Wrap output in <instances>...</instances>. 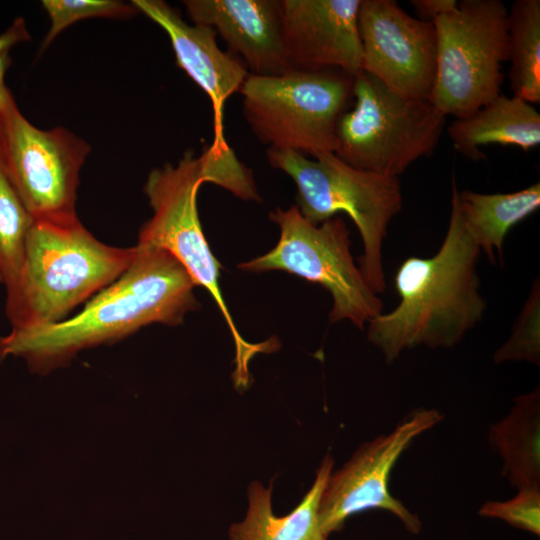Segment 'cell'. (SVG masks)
I'll list each match as a JSON object with an SVG mask.
<instances>
[{"label":"cell","mask_w":540,"mask_h":540,"mask_svg":"<svg viewBox=\"0 0 540 540\" xmlns=\"http://www.w3.org/2000/svg\"><path fill=\"white\" fill-rule=\"evenodd\" d=\"M196 284L167 251L137 244L126 270L73 317L38 328L14 330L0 338V361L23 358L40 374L67 365L74 356L119 341L140 328L177 326L197 309Z\"/></svg>","instance_id":"6da1fadb"},{"label":"cell","mask_w":540,"mask_h":540,"mask_svg":"<svg viewBox=\"0 0 540 540\" xmlns=\"http://www.w3.org/2000/svg\"><path fill=\"white\" fill-rule=\"evenodd\" d=\"M214 183L243 200L261 201L252 171L235 155L227 142H213L199 156L187 150L177 164L165 163L150 171L144 192L153 211L142 226L138 244L170 253L188 272L196 286L205 288L222 313L236 350L235 385L249 384V361L257 353L278 348V341L250 343L242 338L219 288L220 263L203 233L197 209L200 186Z\"/></svg>","instance_id":"7a4b0ae2"},{"label":"cell","mask_w":540,"mask_h":540,"mask_svg":"<svg viewBox=\"0 0 540 540\" xmlns=\"http://www.w3.org/2000/svg\"><path fill=\"white\" fill-rule=\"evenodd\" d=\"M480 248L468 232L452 195L449 225L439 250L409 257L395 274L398 305L368 324V340L386 363L419 346L451 348L482 319L487 303L479 292Z\"/></svg>","instance_id":"3957f363"},{"label":"cell","mask_w":540,"mask_h":540,"mask_svg":"<svg viewBox=\"0 0 540 540\" xmlns=\"http://www.w3.org/2000/svg\"><path fill=\"white\" fill-rule=\"evenodd\" d=\"M135 252L136 246L102 243L78 217L34 220L18 275L6 289V314L12 329L65 320L76 306L114 282Z\"/></svg>","instance_id":"277c9868"},{"label":"cell","mask_w":540,"mask_h":540,"mask_svg":"<svg viewBox=\"0 0 540 540\" xmlns=\"http://www.w3.org/2000/svg\"><path fill=\"white\" fill-rule=\"evenodd\" d=\"M269 164L287 174L297 187L300 213L318 225L338 213L355 223L363 243L360 270L378 295L385 291L382 247L388 225L402 209L399 177L353 167L334 153L315 157L268 149Z\"/></svg>","instance_id":"5b68a950"},{"label":"cell","mask_w":540,"mask_h":540,"mask_svg":"<svg viewBox=\"0 0 540 540\" xmlns=\"http://www.w3.org/2000/svg\"><path fill=\"white\" fill-rule=\"evenodd\" d=\"M354 76L337 69L249 74L239 92L244 117L269 149L308 157L334 153L336 128L353 97Z\"/></svg>","instance_id":"8992f818"},{"label":"cell","mask_w":540,"mask_h":540,"mask_svg":"<svg viewBox=\"0 0 540 540\" xmlns=\"http://www.w3.org/2000/svg\"><path fill=\"white\" fill-rule=\"evenodd\" d=\"M354 106L337 124L334 154L347 164L399 177L437 147L446 115L429 100L405 98L361 71L354 76Z\"/></svg>","instance_id":"52a82bcc"},{"label":"cell","mask_w":540,"mask_h":540,"mask_svg":"<svg viewBox=\"0 0 540 540\" xmlns=\"http://www.w3.org/2000/svg\"><path fill=\"white\" fill-rule=\"evenodd\" d=\"M433 24L436 74L429 101L446 116L469 117L501 94L508 9L500 0H462Z\"/></svg>","instance_id":"ba28073f"},{"label":"cell","mask_w":540,"mask_h":540,"mask_svg":"<svg viewBox=\"0 0 540 540\" xmlns=\"http://www.w3.org/2000/svg\"><path fill=\"white\" fill-rule=\"evenodd\" d=\"M269 218L280 229L269 252L238 265L248 272L281 270L316 283L332 296L329 323L349 320L363 330L383 312V302L371 289L350 250L349 230L340 216L315 225L296 205L276 208Z\"/></svg>","instance_id":"9c48e42d"},{"label":"cell","mask_w":540,"mask_h":540,"mask_svg":"<svg viewBox=\"0 0 540 540\" xmlns=\"http://www.w3.org/2000/svg\"><path fill=\"white\" fill-rule=\"evenodd\" d=\"M90 146L71 131L43 130L13 101L0 118V162L34 220L77 217L80 170Z\"/></svg>","instance_id":"30bf717a"},{"label":"cell","mask_w":540,"mask_h":540,"mask_svg":"<svg viewBox=\"0 0 540 540\" xmlns=\"http://www.w3.org/2000/svg\"><path fill=\"white\" fill-rule=\"evenodd\" d=\"M444 417L436 408L413 409L388 433L362 443L340 469L332 471L318 507L323 534L328 538L342 530L350 516L373 509L393 514L408 532L418 534L423 526L421 519L391 494L389 479L413 441L440 424Z\"/></svg>","instance_id":"8fae6325"},{"label":"cell","mask_w":540,"mask_h":540,"mask_svg":"<svg viewBox=\"0 0 540 540\" xmlns=\"http://www.w3.org/2000/svg\"><path fill=\"white\" fill-rule=\"evenodd\" d=\"M358 28L362 71L405 98L429 100L436 74L433 22L410 16L394 0H361Z\"/></svg>","instance_id":"7c38bea8"},{"label":"cell","mask_w":540,"mask_h":540,"mask_svg":"<svg viewBox=\"0 0 540 540\" xmlns=\"http://www.w3.org/2000/svg\"><path fill=\"white\" fill-rule=\"evenodd\" d=\"M361 0H280L291 69L362 71L358 28Z\"/></svg>","instance_id":"4fadbf2b"},{"label":"cell","mask_w":540,"mask_h":540,"mask_svg":"<svg viewBox=\"0 0 540 540\" xmlns=\"http://www.w3.org/2000/svg\"><path fill=\"white\" fill-rule=\"evenodd\" d=\"M140 13L168 35L177 65L209 97L214 116V142H226L224 106L239 91L249 72L244 63L220 49L216 32L201 24H188L175 8L162 0H133Z\"/></svg>","instance_id":"5bb4252c"},{"label":"cell","mask_w":540,"mask_h":540,"mask_svg":"<svg viewBox=\"0 0 540 540\" xmlns=\"http://www.w3.org/2000/svg\"><path fill=\"white\" fill-rule=\"evenodd\" d=\"M194 24L211 27L249 74L279 75L291 70L287 59L280 0H186Z\"/></svg>","instance_id":"9a60e30c"},{"label":"cell","mask_w":540,"mask_h":540,"mask_svg":"<svg viewBox=\"0 0 540 540\" xmlns=\"http://www.w3.org/2000/svg\"><path fill=\"white\" fill-rule=\"evenodd\" d=\"M448 135L454 148L474 161L486 158L479 148L488 144L528 151L540 144V114L524 99L500 94L469 117L452 121Z\"/></svg>","instance_id":"2e32d148"},{"label":"cell","mask_w":540,"mask_h":540,"mask_svg":"<svg viewBox=\"0 0 540 540\" xmlns=\"http://www.w3.org/2000/svg\"><path fill=\"white\" fill-rule=\"evenodd\" d=\"M330 454L322 459L315 480L299 504L287 515L272 509V482L264 487L254 481L248 488V510L241 522L233 523L229 540H327L318 518V507L326 481L333 469Z\"/></svg>","instance_id":"e0dca14e"},{"label":"cell","mask_w":540,"mask_h":540,"mask_svg":"<svg viewBox=\"0 0 540 540\" xmlns=\"http://www.w3.org/2000/svg\"><path fill=\"white\" fill-rule=\"evenodd\" d=\"M488 441L512 487H540L539 387L513 399L509 412L490 425Z\"/></svg>","instance_id":"ac0fdd59"},{"label":"cell","mask_w":540,"mask_h":540,"mask_svg":"<svg viewBox=\"0 0 540 540\" xmlns=\"http://www.w3.org/2000/svg\"><path fill=\"white\" fill-rule=\"evenodd\" d=\"M452 195L468 232L491 262L495 261V253L502 260L508 232L540 207L539 182L511 193L484 194L458 191L453 179Z\"/></svg>","instance_id":"d6986e66"},{"label":"cell","mask_w":540,"mask_h":540,"mask_svg":"<svg viewBox=\"0 0 540 540\" xmlns=\"http://www.w3.org/2000/svg\"><path fill=\"white\" fill-rule=\"evenodd\" d=\"M508 61L513 95L540 102V1L516 0L508 11Z\"/></svg>","instance_id":"ffe728a7"},{"label":"cell","mask_w":540,"mask_h":540,"mask_svg":"<svg viewBox=\"0 0 540 540\" xmlns=\"http://www.w3.org/2000/svg\"><path fill=\"white\" fill-rule=\"evenodd\" d=\"M33 221L0 162V282L6 289L18 275Z\"/></svg>","instance_id":"44dd1931"},{"label":"cell","mask_w":540,"mask_h":540,"mask_svg":"<svg viewBox=\"0 0 540 540\" xmlns=\"http://www.w3.org/2000/svg\"><path fill=\"white\" fill-rule=\"evenodd\" d=\"M42 6L50 19L42 50L64 29L80 20L99 17L129 19L140 13L132 2L118 0H43Z\"/></svg>","instance_id":"7402d4cb"},{"label":"cell","mask_w":540,"mask_h":540,"mask_svg":"<svg viewBox=\"0 0 540 540\" xmlns=\"http://www.w3.org/2000/svg\"><path fill=\"white\" fill-rule=\"evenodd\" d=\"M540 365V284L535 279L510 337L494 353L493 362Z\"/></svg>","instance_id":"603a6c76"},{"label":"cell","mask_w":540,"mask_h":540,"mask_svg":"<svg viewBox=\"0 0 540 540\" xmlns=\"http://www.w3.org/2000/svg\"><path fill=\"white\" fill-rule=\"evenodd\" d=\"M478 514L502 520L514 528L539 536L540 487L517 489L516 494L508 500H488L480 506Z\"/></svg>","instance_id":"cb8c5ba5"},{"label":"cell","mask_w":540,"mask_h":540,"mask_svg":"<svg viewBox=\"0 0 540 540\" xmlns=\"http://www.w3.org/2000/svg\"><path fill=\"white\" fill-rule=\"evenodd\" d=\"M30 39L25 21L17 18L12 25L0 35V118L14 101L10 90L5 84V74L11 58L10 50L17 44Z\"/></svg>","instance_id":"d4e9b609"},{"label":"cell","mask_w":540,"mask_h":540,"mask_svg":"<svg viewBox=\"0 0 540 540\" xmlns=\"http://www.w3.org/2000/svg\"><path fill=\"white\" fill-rule=\"evenodd\" d=\"M413 6L418 19L428 22L439 16L452 12L458 7L456 0H412Z\"/></svg>","instance_id":"484cf974"}]
</instances>
